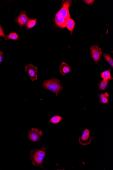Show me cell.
<instances>
[{"label": "cell", "instance_id": "obj_1", "mask_svg": "<svg viewBox=\"0 0 113 170\" xmlns=\"http://www.w3.org/2000/svg\"><path fill=\"white\" fill-rule=\"evenodd\" d=\"M72 4L71 1H64L62 8L55 15V24L58 27L61 28L66 27L67 21L71 18L69 8Z\"/></svg>", "mask_w": 113, "mask_h": 170}, {"label": "cell", "instance_id": "obj_2", "mask_svg": "<svg viewBox=\"0 0 113 170\" xmlns=\"http://www.w3.org/2000/svg\"><path fill=\"white\" fill-rule=\"evenodd\" d=\"M47 148H42L35 149L31 151L30 158L34 166L44 169L43 161L47 153Z\"/></svg>", "mask_w": 113, "mask_h": 170}, {"label": "cell", "instance_id": "obj_3", "mask_svg": "<svg viewBox=\"0 0 113 170\" xmlns=\"http://www.w3.org/2000/svg\"><path fill=\"white\" fill-rule=\"evenodd\" d=\"M43 86L50 91L55 93L57 96L63 89L60 80L57 78H52L45 81L43 83Z\"/></svg>", "mask_w": 113, "mask_h": 170}, {"label": "cell", "instance_id": "obj_4", "mask_svg": "<svg viewBox=\"0 0 113 170\" xmlns=\"http://www.w3.org/2000/svg\"><path fill=\"white\" fill-rule=\"evenodd\" d=\"M28 138L29 140L36 142L40 141L42 136L43 132L36 128H32L28 131Z\"/></svg>", "mask_w": 113, "mask_h": 170}, {"label": "cell", "instance_id": "obj_5", "mask_svg": "<svg viewBox=\"0 0 113 170\" xmlns=\"http://www.w3.org/2000/svg\"><path fill=\"white\" fill-rule=\"evenodd\" d=\"M24 70L28 73L30 79L32 81L37 80L38 68L36 66L30 64L25 67Z\"/></svg>", "mask_w": 113, "mask_h": 170}, {"label": "cell", "instance_id": "obj_6", "mask_svg": "<svg viewBox=\"0 0 113 170\" xmlns=\"http://www.w3.org/2000/svg\"><path fill=\"white\" fill-rule=\"evenodd\" d=\"M91 57L96 64H98L101 60L102 54V49L98 45L91 46L90 48Z\"/></svg>", "mask_w": 113, "mask_h": 170}, {"label": "cell", "instance_id": "obj_7", "mask_svg": "<svg viewBox=\"0 0 113 170\" xmlns=\"http://www.w3.org/2000/svg\"><path fill=\"white\" fill-rule=\"evenodd\" d=\"M91 141V138L90 136V131L86 128L83 132L82 136L79 137V142L82 145L86 146L90 144Z\"/></svg>", "mask_w": 113, "mask_h": 170}, {"label": "cell", "instance_id": "obj_8", "mask_svg": "<svg viewBox=\"0 0 113 170\" xmlns=\"http://www.w3.org/2000/svg\"><path fill=\"white\" fill-rule=\"evenodd\" d=\"M30 20L27 17L26 11H23L17 18L16 21L20 26L22 27L24 25H27Z\"/></svg>", "mask_w": 113, "mask_h": 170}, {"label": "cell", "instance_id": "obj_9", "mask_svg": "<svg viewBox=\"0 0 113 170\" xmlns=\"http://www.w3.org/2000/svg\"><path fill=\"white\" fill-rule=\"evenodd\" d=\"M59 69L60 73L62 76H65L66 74L72 71L70 66L64 62L61 63L60 65Z\"/></svg>", "mask_w": 113, "mask_h": 170}, {"label": "cell", "instance_id": "obj_10", "mask_svg": "<svg viewBox=\"0 0 113 170\" xmlns=\"http://www.w3.org/2000/svg\"><path fill=\"white\" fill-rule=\"evenodd\" d=\"M101 78L103 79L104 80L109 81L113 79L110 69L102 72L101 73Z\"/></svg>", "mask_w": 113, "mask_h": 170}, {"label": "cell", "instance_id": "obj_11", "mask_svg": "<svg viewBox=\"0 0 113 170\" xmlns=\"http://www.w3.org/2000/svg\"><path fill=\"white\" fill-rule=\"evenodd\" d=\"M75 23L73 19L71 18L67 21L66 24V27L69 30L71 33L72 34L73 30L74 28Z\"/></svg>", "mask_w": 113, "mask_h": 170}, {"label": "cell", "instance_id": "obj_12", "mask_svg": "<svg viewBox=\"0 0 113 170\" xmlns=\"http://www.w3.org/2000/svg\"><path fill=\"white\" fill-rule=\"evenodd\" d=\"M109 96V95L107 92H105L104 94L101 93L99 94V97L100 99V102L104 104H109V99H108Z\"/></svg>", "mask_w": 113, "mask_h": 170}, {"label": "cell", "instance_id": "obj_13", "mask_svg": "<svg viewBox=\"0 0 113 170\" xmlns=\"http://www.w3.org/2000/svg\"><path fill=\"white\" fill-rule=\"evenodd\" d=\"M63 117L56 115L53 116V117L49 120V123L53 124H57L61 122L63 119Z\"/></svg>", "mask_w": 113, "mask_h": 170}, {"label": "cell", "instance_id": "obj_14", "mask_svg": "<svg viewBox=\"0 0 113 170\" xmlns=\"http://www.w3.org/2000/svg\"><path fill=\"white\" fill-rule=\"evenodd\" d=\"M109 81L103 80L98 85L99 89L102 91H104L107 89Z\"/></svg>", "mask_w": 113, "mask_h": 170}, {"label": "cell", "instance_id": "obj_15", "mask_svg": "<svg viewBox=\"0 0 113 170\" xmlns=\"http://www.w3.org/2000/svg\"><path fill=\"white\" fill-rule=\"evenodd\" d=\"M103 57L104 59L107 60V61L108 62L111 66L112 68L113 67V60L111 57L110 56L106 53H103Z\"/></svg>", "mask_w": 113, "mask_h": 170}, {"label": "cell", "instance_id": "obj_16", "mask_svg": "<svg viewBox=\"0 0 113 170\" xmlns=\"http://www.w3.org/2000/svg\"><path fill=\"white\" fill-rule=\"evenodd\" d=\"M37 19L30 20L29 22L27 23V28L28 29H31L35 26L37 23Z\"/></svg>", "mask_w": 113, "mask_h": 170}, {"label": "cell", "instance_id": "obj_17", "mask_svg": "<svg viewBox=\"0 0 113 170\" xmlns=\"http://www.w3.org/2000/svg\"><path fill=\"white\" fill-rule=\"evenodd\" d=\"M18 36L17 34L15 32L11 33L9 35L7 36V38L8 39H12V40H17L18 39Z\"/></svg>", "mask_w": 113, "mask_h": 170}, {"label": "cell", "instance_id": "obj_18", "mask_svg": "<svg viewBox=\"0 0 113 170\" xmlns=\"http://www.w3.org/2000/svg\"><path fill=\"white\" fill-rule=\"evenodd\" d=\"M94 1V0H85L84 3L87 5H90V4H93Z\"/></svg>", "mask_w": 113, "mask_h": 170}, {"label": "cell", "instance_id": "obj_19", "mask_svg": "<svg viewBox=\"0 0 113 170\" xmlns=\"http://www.w3.org/2000/svg\"><path fill=\"white\" fill-rule=\"evenodd\" d=\"M0 36L1 37H5V35L4 34L3 30L0 25Z\"/></svg>", "mask_w": 113, "mask_h": 170}, {"label": "cell", "instance_id": "obj_20", "mask_svg": "<svg viewBox=\"0 0 113 170\" xmlns=\"http://www.w3.org/2000/svg\"><path fill=\"white\" fill-rule=\"evenodd\" d=\"M4 54V53L1 52V51H0V65L1 64V63L2 61H3V55Z\"/></svg>", "mask_w": 113, "mask_h": 170}]
</instances>
